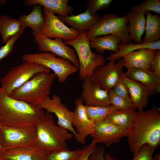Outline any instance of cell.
<instances>
[{
	"label": "cell",
	"instance_id": "6da1fadb",
	"mask_svg": "<svg viewBox=\"0 0 160 160\" xmlns=\"http://www.w3.org/2000/svg\"><path fill=\"white\" fill-rule=\"evenodd\" d=\"M126 137L130 150L135 156L141 146L148 143L155 148L160 144V109L136 111Z\"/></svg>",
	"mask_w": 160,
	"mask_h": 160
},
{
	"label": "cell",
	"instance_id": "7a4b0ae2",
	"mask_svg": "<svg viewBox=\"0 0 160 160\" xmlns=\"http://www.w3.org/2000/svg\"><path fill=\"white\" fill-rule=\"evenodd\" d=\"M45 113L43 109L12 98L0 87V123L13 127L35 126Z\"/></svg>",
	"mask_w": 160,
	"mask_h": 160
},
{
	"label": "cell",
	"instance_id": "3957f363",
	"mask_svg": "<svg viewBox=\"0 0 160 160\" xmlns=\"http://www.w3.org/2000/svg\"><path fill=\"white\" fill-rule=\"evenodd\" d=\"M35 126L36 145L48 153L68 148L67 141L73 136L67 129L56 125L52 115L47 112L40 118Z\"/></svg>",
	"mask_w": 160,
	"mask_h": 160
},
{
	"label": "cell",
	"instance_id": "277c9868",
	"mask_svg": "<svg viewBox=\"0 0 160 160\" xmlns=\"http://www.w3.org/2000/svg\"><path fill=\"white\" fill-rule=\"evenodd\" d=\"M57 78L54 73L43 72L36 74L9 96L14 99L37 106L49 96L51 87Z\"/></svg>",
	"mask_w": 160,
	"mask_h": 160
},
{
	"label": "cell",
	"instance_id": "5b68a950",
	"mask_svg": "<svg viewBox=\"0 0 160 160\" xmlns=\"http://www.w3.org/2000/svg\"><path fill=\"white\" fill-rule=\"evenodd\" d=\"M64 43L72 47L76 53L79 63L80 80L91 77L97 67L105 64V58L102 54L92 52L86 31L81 33L75 39Z\"/></svg>",
	"mask_w": 160,
	"mask_h": 160
},
{
	"label": "cell",
	"instance_id": "8992f818",
	"mask_svg": "<svg viewBox=\"0 0 160 160\" xmlns=\"http://www.w3.org/2000/svg\"><path fill=\"white\" fill-rule=\"evenodd\" d=\"M128 23L127 15L120 17L115 13H106L86 32V35L90 40L97 36L112 34L119 38L120 43L128 44L132 42Z\"/></svg>",
	"mask_w": 160,
	"mask_h": 160
},
{
	"label": "cell",
	"instance_id": "52a82bcc",
	"mask_svg": "<svg viewBox=\"0 0 160 160\" xmlns=\"http://www.w3.org/2000/svg\"><path fill=\"white\" fill-rule=\"evenodd\" d=\"M51 70L41 65L23 60L19 65L13 67L0 80L1 87L9 95L20 87L36 74L41 72L50 73Z\"/></svg>",
	"mask_w": 160,
	"mask_h": 160
},
{
	"label": "cell",
	"instance_id": "ba28073f",
	"mask_svg": "<svg viewBox=\"0 0 160 160\" xmlns=\"http://www.w3.org/2000/svg\"><path fill=\"white\" fill-rule=\"evenodd\" d=\"M22 59L40 64L52 70L61 83L65 82L70 76L79 70L69 60L57 57L50 52L26 53L22 55Z\"/></svg>",
	"mask_w": 160,
	"mask_h": 160
},
{
	"label": "cell",
	"instance_id": "9c48e42d",
	"mask_svg": "<svg viewBox=\"0 0 160 160\" xmlns=\"http://www.w3.org/2000/svg\"><path fill=\"white\" fill-rule=\"evenodd\" d=\"M36 137L35 126L13 127L1 125V127L0 144L3 150L34 145Z\"/></svg>",
	"mask_w": 160,
	"mask_h": 160
},
{
	"label": "cell",
	"instance_id": "30bf717a",
	"mask_svg": "<svg viewBox=\"0 0 160 160\" xmlns=\"http://www.w3.org/2000/svg\"><path fill=\"white\" fill-rule=\"evenodd\" d=\"M37 106L40 108L46 110V112L49 113H54L57 119V125L72 132L78 142L83 145L85 144L77 133L72 126L73 111L69 109L62 102L58 96L53 95L52 98L48 96Z\"/></svg>",
	"mask_w": 160,
	"mask_h": 160
},
{
	"label": "cell",
	"instance_id": "8fae6325",
	"mask_svg": "<svg viewBox=\"0 0 160 160\" xmlns=\"http://www.w3.org/2000/svg\"><path fill=\"white\" fill-rule=\"evenodd\" d=\"M32 34L40 52H50L56 56L67 59L79 69V63L75 50L67 46L62 39H49L33 31Z\"/></svg>",
	"mask_w": 160,
	"mask_h": 160
},
{
	"label": "cell",
	"instance_id": "7c38bea8",
	"mask_svg": "<svg viewBox=\"0 0 160 160\" xmlns=\"http://www.w3.org/2000/svg\"><path fill=\"white\" fill-rule=\"evenodd\" d=\"M109 61L106 65L97 67L91 77L100 88L108 92L121 78L124 67L122 58L116 63L114 59Z\"/></svg>",
	"mask_w": 160,
	"mask_h": 160
},
{
	"label": "cell",
	"instance_id": "4fadbf2b",
	"mask_svg": "<svg viewBox=\"0 0 160 160\" xmlns=\"http://www.w3.org/2000/svg\"><path fill=\"white\" fill-rule=\"evenodd\" d=\"M43 13L45 22L39 33L41 35L51 39L60 38L66 41L73 40L80 35L79 31L67 26L58 17L49 12L44 8Z\"/></svg>",
	"mask_w": 160,
	"mask_h": 160
},
{
	"label": "cell",
	"instance_id": "5bb4252c",
	"mask_svg": "<svg viewBox=\"0 0 160 160\" xmlns=\"http://www.w3.org/2000/svg\"><path fill=\"white\" fill-rule=\"evenodd\" d=\"M127 130L103 121L95 124L94 130L91 135L92 140L89 144L104 143L108 147L119 142L127 136Z\"/></svg>",
	"mask_w": 160,
	"mask_h": 160
},
{
	"label": "cell",
	"instance_id": "9a60e30c",
	"mask_svg": "<svg viewBox=\"0 0 160 160\" xmlns=\"http://www.w3.org/2000/svg\"><path fill=\"white\" fill-rule=\"evenodd\" d=\"M83 81L80 98L84 105L97 107L110 105L107 91L100 88L90 77Z\"/></svg>",
	"mask_w": 160,
	"mask_h": 160
},
{
	"label": "cell",
	"instance_id": "2e32d148",
	"mask_svg": "<svg viewBox=\"0 0 160 160\" xmlns=\"http://www.w3.org/2000/svg\"><path fill=\"white\" fill-rule=\"evenodd\" d=\"M75 108L72 125L83 141L86 143L87 136L93 132L95 123L89 119L87 115L85 106L82 99L78 98L74 101Z\"/></svg>",
	"mask_w": 160,
	"mask_h": 160
},
{
	"label": "cell",
	"instance_id": "e0dca14e",
	"mask_svg": "<svg viewBox=\"0 0 160 160\" xmlns=\"http://www.w3.org/2000/svg\"><path fill=\"white\" fill-rule=\"evenodd\" d=\"M48 153L35 145L4 149L0 158L7 160H45Z\"/></svg>",
	"mask_w": 160,
	"mask_h": 160
},
{
	"label": "cell",
	"instance_id": "ac0fdd59",
	"mask_svg": "<svg viewBox=\"0 0 160 160\" xmlns=\"http://www.w3.org/2000/svg\"><path fill=\"white\" fill-rule=\"evenodd\" d=\"M156 50L143 49L124 55L121 58L127 69L137 68L150 71Z\"/></svg>",
	"mask_w": 160,
	"mask_h": 160
},
{
	"label": "cell",
	"instance_id": "d6986e66",
	"mask_svg": "<svg viewBox=\"0 0 160 160\" xmlns=\"http://www.w3.org/2000/svg\"><path fill=\"white\" fill-rule=\"evenodd\" d=\"M121 77L128 88L132 107L139 111H143L148 104L150 95L147 89L140 82L127 78L124 72Z\"/></svg>",
	"mask_w": 160,
	"mask_h": 160
},
{
	"label": "cell",
	"instance_id": "ffe728a7",
	"mask_svg": "<svg viewBox=\"0 0 160 160\" xmlns=\"http://www.w3.org/2000/svg\"><path fill=\"white\" fill-rule=\"evenodd\" d=\"M59 18L63 23L68 24L71 28L80 33L87 32L101 19L99 14L93 15L88 9L78 15H71L67 16H59Z\"/></svg>",
	"mask_w": 160,
	"mask_h": 160
},
{
	"label": "cell",
	"instance_id": "44dd1931",
	"mask_svg": "<svg viewBox=\"0 0 160 160\" xmlns=\"http://www.w3.org/2000/svg\"><path fill=\"white\" fill-rule=\"evenodd\" d=\"M125 76L143 85L149 95L160 92V78L150 70L137 68L127 69Z\"/></svg>",
	"mask_w": 160,
	"mask_h": 160
},
{
	"label": "cell",
	"instance_id": "7402d4cb",
	"mask_svg": "<svg viewBox=\"0 0 160 160\" xmlns=\"http://www.w3.org/2000/svg\"><path fill=\"white\" fill-rule=\"evenodd\" d=\"M68 0H25L24 3L27 6L39 5L51 13L67 16L72 15L73 10V7L68 5Z\"/></svg>",
	"mask_w": 160,
	"mask_h": 160
},
{
	"label": "cell",
	"instance_id": "603a6c76",
	"mask_svg": "<svg viewBox=\"0 0 160 160\" xmlns=\"http://www.w3.org/2000/svg\"><path fill=\"white\" fill-rule=\"evenodd\" d=\"M145 12H129L127 15L129 23V36L136 43H141L146 25Z\"/></svg>",
	"mask_w": 160,
	"mask_h": 160
},
{
	"label": "cell",
	"instance_id": "cb8c5ba5",
	"mask_svg": "<svg viewBox=\"0 0 160 160\" xmlns=\"http://www.w3.org/2000/svg\"><path fill=\"white\" fill-rule=\"evenodd\" d=\"M32 11L28 15L20 16L18 19L21 27H28L32 31L39 33L43 29L45 22L42 7L36 4L32 6Z\"/></svg>",
	"mask_w": 160,
	"mask_h": 160
},
{
	"label": "cell",
	"instance_id": "d4e9b609",
	"mask_svg": "<svg viewBox=\"0 0 160 160\" xmlns=\"http://www.w3.org/2000/svg\"><path fill=\"white\" fill-rule=\"evenodd\" d=\"M136 112V109L132 107L124 110L116 111L107 116L104 121L127 130Z\"/></svg>",
	"mask_w": 160,
	"mask_h": 160
},
{
	"label": "cell",
	"instance_id": "484cf974",
	"mask_svg": "<svg viewBox=\"0 0 160 160\" xmlns=\"http://www.w3.org/2000/svg\"><path fill=\"white\" fill-rule=\"evenodd\" d=\"M145 34L141 43H151L160 40V16L146 12Z\"/></svg>",
	"mask_w": 160,
	"mask_h": 160
},
{
	"label": "cell",
	"instance_id": "4316f807",
	"mask_svg": "<svg viewBox=\"0 0 160 160\" xmlns=\"http://www.w3.org/2000/svg\"><path fill=\"white\" fill-rule=\"evenodd\" d=\"M120 43L119 39L112 34L97 36L89 40L91 48L95 49L101 54L105 50L116 52L118 50V45Z\"/></svg>",
	"mask_w": 160,
	"mask_h": 160
},
{
	"label": "cell",
	"instance_id": "83f0119b",
	"mask_svg": "<svg viewBox=\"0 0 160 160\" xmlns=\"http://www.w3.org/2000/svg\"><path fill=\"white\" fill-rule=\"evenodd\" d=\"M143 49L160 50V40L151 43H133L131 42L126 44L120 43L118 45V51L110 55L106 59L109 60L114 59L116 60H118L126 54Z\"/></svg>",
	"mask_w": 160,
	"mask_h": 160
},
{
	"label": "cell",
	"instance_id": "f1b7e54d",
	"mask_svg": "<svg viewBox=\"0 0 160 160\" xmlns=\"http://www.w3.org/2000/svg\"><path fill=\"white\" fill-rule=\"evenodd\" d=\"M21 28L18 20L6 15L0 16V34L2 42L5 44L11 38L17 34Z\"/></svg>",
	"mask_w": 160,
	"mask_h": 160
},
{
	"label": "cell",
	"instance_id": "f546056e",
	"mask_svg": "<svg viewBox=\"0 0 160 160\" xmlns=\"http://www.w3.org/2000/svg\"><path fill=\"white\" fill-rule=\"evenodd\" d=\"M83 149L71 151L66 148L49 153L45 160H75L81 154Z\"/></svg>",
	"mask_w": 160,
	"mask_h": 160
},
{
	"label": "cell",
	"instance_id": "4dcf8cb0",
	"mask_svg": "<svg viewBox=\"0 0 160 160\" xmlns=\"http://www.w3.org/2000/svg\"><path fill=\"white\" fill-rule=\"evenodd\" d=\"M152 11L160 14V0H146L140 4L134 6L129 12H145Z\"/></svg>",
	"mask_w": 160,
	"mask_h": 160
},
{
	"label": "cell",
	"instance_id": "1f68e13d",
	"mask_svg": "<svg viewBox=\"0 0 160 160\" xmlns=\"http://www.w3.org/2000/svg\"><path fill=\"white\" fill-rule=\"evenodd\" d=\"M25 28L21 27L20 31L17 34L8 40L4 46L0 47V61L12 53L15 43L23 34Z\"/></svg>",
	"mask_w": 160,
	"mask_h": 160
},
{
	"label": "cell",
	"instance_id": "d6a6232c",
	"mask_svg": "<svg viewBox=\"0 0 160 160\" xmlns=\"http://www.w3.org/2000/svg\"><path fill=\"white\" fill-rule=\"evenodd\" d=\"M110 105L116 108L119 110H122L132 107V103H129L117 95L113 89L108 92Z\"/></svg>",
	"mask_w": 160,
	"mask_h": 160
},
{
	"label": "cell",
	"instance_id": "836d02e7",
	"mask_svg": "<svg viewBox=\"0 0 160 160\" xmlns=\"http://www.w3.org/2000/svg\"><path fill=\"white\" fill-rule=\"evenodd\" d=\"M155 148L148 143H145L140 147L134 158L130 160H154L153 155Z\"/></svg>",
	"mask_w": 160,
	"mask_h": 160
},
{
	"label": "cell",
	"instance_id": "e575fe53",
	"mask_svg": "<svg viewBox=\"0 0 160 160\" xmlns=\"http://www.w3.org/2000/svg\"><path fill=\"white\" fill-rule=\"evenodd\" d=\"M113 1V0H89L87 4V9L94 15L99 10L107 8Z\"/></svg>",
	"mask_w": 160,
	"mask_h": 160
},
{
	"label": "cell",
	"instance_id": "d590c367",
	"mask_svg": "<svg viewBox=\"0 0 160 160\" xmlns=\"http://www.w3.org/2000/svg\"><path fill=\"white\" fill-rule=\"evenodd\" d=\"M112 89L117 95L128 102L132 103L128 88L121 77L115 84Z\"/></svg>",
	"mask_w": 160,
	"mask_h": 160
},
{
	"label": "cell",
	"instance_id": "8d00e7d4",
	"mask_svg": "<svg viewBox=\"0 0 160 160\" xmlns=\"http://www.w3.org/2000/svg\"><path fill=\"white\" fill-rule=\"evenodd\" d=\"M102 120L103 121L106 117L113 112L119 110L114 106L110 105L104 107H95Z\"/></svg>",
	"mask_w": 160,
	"mask_h": 160
},
{
	"label": "cell",
	"instance_id": "74e56055",
	"mask_svg": "<svg viewBox=\"0 0 160 160\" xmlns=\"http://www.w3.org/2000/svg\"><path fill=\"white\" fill-rule=\"evenodd\" d=\"M85 106L86 113L89 119L95 124L103 121L95 107Z\"/></svg>",
	"mask_w": 160,
	"mask_h": 160
},
{
	"label": "cell",
	"instance_id": "f35d334b",
	"mask_svg": "<svg viewBox=\"0 0 160 160\" xmlns=\"http://www.w3.org/2000/svg\"><path fill=\"white\" fill-rule=\"evenodd\" d=\"M97 148L96 145H90L85 146L83 148L81 154L75 160H88L90 155Z\"/></svg>",
	"mask_w": 160,
	"mask_h": 160
},
{
	"label": "cell",
	"instance_id": "ab89813d",
	"mask_svg": "<svg viewBox=\"0 0 160 160\" xmlns=\"http://www.w3.org/2000/svg\"><path fill=\"white\" fill-rule=\"evenodd\" d=\"M160 78V50L156 51L150 70Z\"/></svg>",
	"mask_w": 160,
	"mask_h": 160
},
{
	"label": "cell",
	"instance_id": "60d3db41",
	"mask_svg": "<svg viewBox=\"0 0 160 160\" xmlns=\"http://www.w3.org/2000/svg\"><path fill=\"white\" fill-rule=\"evenodd\" d=\"M105 148L102 146L97 148L90 156L89 160H105Z\"/></svg>",
	"mask_w": 160,
	"mask_h": 160
},
{
	"label": "cell",
	"instance_id": "b9f144b4",
	"mask_svg": "<svg viewBox=\"0 0 160 160\" xmlns=\"http://www.w3.org/2000/svg\"><path fill=\"white\" fill-rule=\"evenodd\" d=\"M104 158L105 160H118L115 157L112 156L109 154H105Z\"/></svg>",
	"mask_w": 160,
	"mask_h": 160
},
{
	"label": "cell",
	"instance_id": "7bdbcfd3",
	"mask_svg": "<svg viewBox=\"0 0 160 160\" xmlns=\"http://www.w3.org/2000/svg\"><path fill=\"white\" fill-rule=\"evenodd\" d=\"M153 158L154 160H160V153L156 154Z\"/></svg>",
	"mask_w": 160,
	"mask_h": 160
},
{
	"label": "cell",
	"instance_id": "ee69618b",
	"mask_svg": "<svg viewBox=\"0 0 160 160\" xmlns=\"http://www.w3.org/2000/svg\"><path fill=\"white\" fill-rule=\"evenodd\" d=\"M6 1L7 0H0V4L3 5L5 4Z\"/></svg>",
	"mask_w": 160,
	"mask_h": 160
},
{
	"label": "cell",
	"instance_id": "f6af8a7d",
	"mask_svg": "<svg viewBox=\"0 0 160 160\" xmlns=\"http://www.w3.org/2000/svg\"><path fill=\"white\" fill-rule=\"evenodd\" d=\"M1 125V123H0V129ZM2 150H3L2 148V147H1V145L0 144V156H1V155L2 151Z\"/></svg>",
	"mask_w": 160,
	"mask_h": 160
},
{
	"label": "cell",
	"instance_id": "bcb514c9",
	"mask_svg": "<svg viewBox=\"0 0 160 160\" xmlns=\"http://www.w3.org/2000/svg\"><path fill=\"white\" fill-rule=\"evenodd\" d=\"M0 160H7L4 159L0 158Z\"/></svg>",
	"mask_w": 160,
	"mask_h": 160
},
{
	"label": "cell",
	"instance_id": "7dc6e473",
	"mask_svg": "<svg viewBox=\"0 0 160 160\" xmlns=\"http://www.w3.org/2000/svg\"><path fill=\"white\" fill-rule=\"evenodd\" d=\"M88 160H89V159H88Z\"/></svg>",
	"mask_w": 160,
	"mask_h": 160
}]
</instances>
